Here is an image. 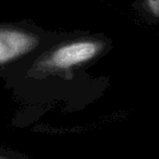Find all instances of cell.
Instances as JSON below:
<instances>
[{"label":"cell","instance_id":"1","mask_svg":"<svg viewBox=\"0 0 159 159\" xmlns=\"http://www.w3.org/2000/svg\"><path fill=\"white\" fill-rule=\"evenodd\" d=\"M109 47L105 38L85 37L69 40L51 47L36 61L33 70L53 73L80 66L95 60Z\"/></svg>","mask_w":159,"mask_h":159},{"label":"cell","instance_id":"2","mask_svg":"<svg viewBox=\"0 0 159 159\" xmlns=\"http://www.w3.org/2000/svg\"><path fill=\"white\" fill-rule=\"evenodd\" d=\"M40 44V36L20 26L0 25V65L33 52Z\"/></svg>","mask_w":159,"mask_h":159},{"label":"cell","instance_id":"3","mask_svg":"<svg viewBox=\"0 0 159 159\" xmlns=\"http://www.w3.org/2000/svg\"><path fill=\"white\" fill-rule=\"evenodd\" d=\"M145 7L152 16L159 19V0H145Z\"/></svg>","mask_w":159,"mask_h":159}]
</instances>
